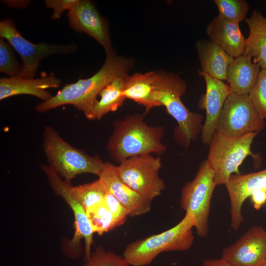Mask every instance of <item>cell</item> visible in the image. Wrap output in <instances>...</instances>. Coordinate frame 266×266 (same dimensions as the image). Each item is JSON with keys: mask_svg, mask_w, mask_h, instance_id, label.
I'll return each mask as SVG.
<instances>
[{"mask_svg": "<svg viewBox=\"0 0 266 266\" xmlns=\"http://www.w3.org/2000/svg\"><path fill=\"white\" fill-rule=\"evenodd\" d=\"M134 65L132 59L118 55L112 50L106 53L102 67L95 74L86 79L80 78L75 83L66 85L48 100L35 107L43 113L64 105H72L84 112L98 99L101 90L116 78L124 76Z\"/></svg>", "mask_w": 266, "mask_h": 266, "instance_id": "cell-1", "label": "cell"}, {"mask_svg": "<svg viewBox=\"0 0 266 266\" xmlns=\"http://www.w3.org/2000/svg\"><path fill=\"white\" fill-rule=\"evenodd\" d=\"M113 128L106 148L112 159L118 163L135 156L161 155L167 149L162 142L164 128L149 126L141 114L128 115L116 120Z\"/></svg>", "mask_w": 266, "mask_h": 266, "instance_id": "cell-2", "label": "cell"}, {"mask_svg": "<svg viewBox=\"0 0 266 266\" xmlns=\"http://www.w3.org/2000/svg\"><path fill=\"white\" fill-rule=\"evenodd\" d=\"M153 96L158 106H164L176 121L174 130L176 142L185 148L196 140L203 126L202 115L190 111L181 97L187 84L179 75L166 71H155Z\"/></svg>", "mask_w": 266, "mask_h": 266, "instance_id": "cell-3", "label": "cell"}, {"mask_svg": "<svg viewBox=\"0 0 266 266\" xmlns=\"http://www.w3.org/2000/svg\"><path fill=\"white\" fill-rule=\"evenodd\" d=\"M43 149L49 165L65 181L82 173L99 176L104 166L100 158L89 155L64 140L51 126L44 130Z\"/></svg>", "mask_w": 266, "mask_h": 266, "instance_id": "cell-4", "label": "cell"}, {"mask_svg": "<svg viewBox=\"0 0 266 266\" xmlns=\"http://www.w3.org/2000/svg\"><path fill=\"white\" fill-rule=\"evenodd\" d=\"M194 226L192 218L185 214L172 228L128 244L123 257L129 266H147L162 252L188 250L194 240Z\"/></svg>", "mask_w": 266, "mask_h": 266, "instance_id": "cell-5", "label": "cell"}, {"mask_svg": "<svg viewBox=\"0 0 266 266\" xmlns=\"http://www.w3.org/2000/svg\"><path fill=\"white\" fill-rule=\"evenodd\" d=\"M259 133L231 137L216 132L209 144L207 161L214 171L216 186L226 185L233 174H240L239 166L244 159L250 156L255 167L260 166V156L252 153L251 145Z\"/></svg>", "mask_w": 266, "mask_h": 266, "instance_id": "cell-6", "label": "cell"}, {"mask_svg": "<svg viewBox=\"0 0 266 266\" xmlns=\"http://www.w3.org/2000/svg\"><path fill=\"white\" fill-rule=\"evenodd\" d=\"M216 186L214 171L205 160L200 164L194 178L181 190V208L193 220L200 237H206L208 233L211 201Z\"/></svg>", "mask_w": 266, "mask_h": 266, "instance_id": "cell-7", "label": "cell"}, {"mask_svg": "<svg viewBox=\"0 0 266 266\" xmlns=\"http://www.w3.org/2000/svg\"><path fill=\"white\" fill-rule=\"evenodd\" d=\"M160 157L145 154L128 158L116 166L119 178L143 197L151 201L165 188L159 172L162 167Z\"/></svg>", "mask_w": 266, "mask_h": 266, "instance_id": "cell-8", "label": "cell"}, {"mask_svg": "<svg viewBox=\"0 0 266 266\" xmlns=\"http://www.w3.org/2000/svg\"><path fill=\"white\" fill-rule=\"evenodd\" d=\"M0 37L4 38L19 54L22 61V71L18 77L34 78L40 61L53 54L72 53L77 49L74 44H53L45 42L34 44L25 38L10 18L0 22Z\"/></svg>", "mask_w": 266, "mask_h": 266, "instance_id": "cell-9", "label": "cell"}, {"mask_svg": "<svg viewBox=\"0 0 266 266\" xmlns=\"http://www.w3.org/2000/svg\"><path fill=\"white\" fill-rule=\"evenodd\" d=\"M266 126L248 95L231 94L226 99L216 126V132L231 137L259 133Z\"/></svg>", "mask_w": 266, "mask_h": 266, "instance_id": "cell-10", "label": "cell"}, {"mask_svg": "<svg viewBox=\"0 0 266 266\" xmlns=\"http://www.w3.org/2000/svg\"><path fill=\"white\" fill-rule=\"evenodd\" d=\"M41 167L46 174L48 182L54 191L61 196L67 202L72 210L74 218L75 232L71 240L72 248L69 256L78 257L75 250L80 240L84 239V261L88 260L91 255V248L93 243L94 233L88 218L86 210L82 202L75 195L70 182L61 178L49 166L41 165Z\"/></svg>", "mask_w": 266, "mask_h": 266, "instance_id": "cell-11", "label": "cell"}, {"mask_svg": "<svg viewBox=\"0 0 266 266\" xmlns=\"http://www.w3.org/2000/svg\"><path fill=\"white\" fill-rule=\"evenodd\" d=\"M222 258L233 266H263L266 262V230L260 226L250 228L223 250Z\"/></svg>", "mask_w": 266, "mask_h": 266, "instance_id": "cell-12", "label": "cell"}, {"mask_svg": "<svg viewBox=\"0 0 266 266\" xmlns=\"http://www.w3.org/2000/svg\"><path fill=\"white\" fill-rule=\"evenodd\" d=\"M70 27L79 33H84L98 41L105 53L111 52V41L109 22L89 0H77L67 13Z\"/></svg>", "mask_w": 266, "mask_h": 266, "instance_id": "cell-13", "label": "cell"}, {"mask_svg": "<svg viewBox=\"0 0 266 266\" xmlns=\"http://www.w3.org/2000/svg\"><path fill=\"white\" fill-rule=\"evenodd\" d=\"M203 77L206 86L205 94L200 98L198 106L204 109L206 116L200 133L204 145H209L216 131V126L224 103L231 94L228 85L205 73H199Z\"/></svg>", "mask_w": 266, "mask_h": 266, "instance_id": "cell-14", "label": "cell"}, {"mask_svg": "<svg viewBox=\"0 0 266 266\" xmlns=\"http://www.w3.org/2000/svg\"><path fill=\"white\" fill-rule=\"evenodd\" d=\"M231 202V227L237 230L244 221L243 202L256 191L266 192V168L246 174H233L226 184Z\"/></svg>", "mask_w": 266, "mask_h": 266, "instance_id": "cell-15", "label": "cell"}, {"mask_svg": "<svg viewBox=\"0 0 266 266\" xmlns=\"http://www.w3.org/2000/svg\"><path fill=\"white\" fill-rule=\"evenodd\" d=\"M116 166L104 162L99 176L108 191L113 195L127 210L130 217L141 215L148 212L152 201L143 197L125 184L118 177Z\"/></svg>", "mask_w": 266, "mask_h": 266, "instance_id": "cell-16", "label": "cell"}, {"mask_svg": "<svg viewBox=\"0 0 266 266\" xmlns=\"http://www.w3.org/2000/svg\"><path fill=\"white\" fill-rule=\"evenodd\" d=\"M61 80L53 75L26 79L18 76L0 79V100L19 95H29L45 101L53 96L48 88L59 87Z\"/></svg>", "mask_w": 266, "mask_h": 266, "instance_id": "cell-17", "label": "cell"}, {"mask_svg": "<svg viewBox=\"0 0 266 266\" xmlns=\"http://www.w3.org/2000/svg\"><path fill=\"white\" fill-rule=\"evenodd\" d=\"M206 33L210 41L233 58L244 54L246 38L239 24L228 22L217 16L208 24Z\"/></svg>", "mask_w": 266, "mask_h": 266, "instance_id": "cell-18", "label": "cell"}, {"mask_svg": "<svg viewBox=\"0 0 266 266\" xmlns=\"http://www.w3.org/2000/svg\"><path fill=\"white\" fill-rule=\"evenodd\" d=\"M252 59L243 54L234 58L229 65L226 81L231 94L248 95L255 84L261 68Z\"/></svg>", "mask_w": 266, "mask_h": 266, "instance_id": "cell-19", "label": "cell"}, {"mask_svg": "<svg viewBox=\"0 0 266 266\" xmlns=\"http://www.w3.org/2000/svg\"><path fill=\"white\" fill-rule=\"evenodd\" d=\"M200 69L199 73H205L220 80H226L229 65L234 58L210 40L200 39L196 44Z\"/></svg>", "mask_w": 266, "mask_h": 266, "instance_id": "cell-20", "label": "cell"}, {"mask_svg": "<svg viewBox=\"0 0 266 266\" xmlns=\"http://www.w3.org/2000/svg\"><path fill=\"white\" fill-rule=\"evenodd\" d=\"M245 20L249 34L243 54L250 56L261 69H266V17L255 9Z\"/></svg>", "mask_w": 266, "mask_h": 266, "instance_id": "cell-21", "label": "cell"}, {"mask_svg": "<svg viewBox=\"0 0 266 266\" xmlns=\"http://www.w3.org/2000/svg\"><path fill=\"white\" fill-rule=\"evenodd\" d=\"M155 77V71L125 76L123 94L125 98L143 106L146 113L158 106L153 96Z\"/></svg>", "mask_w": 266, "mask_h": 266, "instance_id": "cell-22", "label": "cell"}, {"mask_svg": "<svg viewBox=\"0 0 266 266\" xmlns=\"http://www.w3.org/2000/svg\"><path fill=\"white\" fill-rule=\"evenodd\" d=\"M125 75L116 78L101 90L99 95L100 99H97L84 112L88 119L100 120L108 113L116 111L122 106L126 99L123 94Z\"/></svg>", "mask_w": 266, "mask_h": 266, "instance_id": "cell-23", "label": "cell"}, {"mask_svg": "<svg viewBox=\"0 0 266 266\" xmlns=\"http://www.w3.org/2000/svg\"><path fill=\"white\" fill-rule=\"evenodd\" d=\"M73 189L86 210L102 202L108 192L100 178L91 183L73 186Z\"/></svg>", "mask_w": 266, "mask_h": 266, "instance_id": "cell-24", "label": "cell"}, {"mask_svg": "<svg viewBox=\"0 0 266 266\" xmlns=\"http://www.w3.org/2000/svg\"><path fill=\"white\" fill-rule=\"evenodd\" d=\"M86 214L94 233L100 235L119 227L103 201L86 210Z\"/></svg>", "mask_w": 266, "mask_h": 266, "instance_id": "cell-25", "label": "cell"}, {"mask_svg": "<svg viewBox=\"0 0 266 266\" xmlns=\"http://www.w3.org/2000/svg\"><path fill=\"white\" fill-rule=\"evenodd\" d=\"M218 10V16L233 23L239 24L245 17L249 10L245 0H214Z\"/></svg>", "mask_w": 266, "mask_h": 266, "instance_id": "cell-26", "label": "cell"}, {"mask_svg": "<svg viewBox=\"0 0 266 266\" xmlns=\"http://www.w3.org/2000/svg\"><path fill=\"white\" fill-rule=\"evenodd\" d=\"M12 48L4 38L0 37V72L10 77L19 76L22 69Z\"/></svg>", "mask_w": 266, "mask_h": 266, "instance_id": "cell-27", "label": "cell"}, {"mask_svg": "<svg viewBox=\"0 0 266 266\" xmlns=\"http://www.w3.org/2000/svg\"><path fill=\"white\" fill-rule=\"evenodd\" d=\"M248 96L259 115L266 119V69H261Z\"/></svg>", "mask_w": 266, "mask_h": 266, "instance_id": "cell-28", "label": "cell"}, {"mask_svg": "<svg viewBox=\"0 0 266 266\" xmlns=\"http://www.w3.org/2000/svg\"><path fill=\"white\" fill-rule=\"evenodd\" d=\"M81 266H129L124 257L101 248H97Z\"/></svg>", "mask_w": 266, "mask_h": 266, "instance_id": "cell-29", "label": "cell"}, {"mask_svg": "<svg viewBox=\"0 0 266 266\" xmlns=\"http://www.w3.org/2000/svg\"><path fill=\"white\" fill-rule=\"evenodd\" d=\"M103 202L113 214L118 226L124 224L129 216V214L120 201L108 192L105 196Z\"/></svg>", "mask_w": 266, "mask_h": 266, "instance_id": "cell-30", "label": "cell"}, {"mask_svg": "<svg viewBox=\"0 0 266 266\" xmlns=\"http://www.w3.org/2000/svg\"><path fill=\"white\" fill-rule=\"evenodd\" d=\"M77 0H46V6L53 9L52 18L59 19L63 12L70 10L75 5Z\"/></svg>", "mask_w": 266, "mask_h": 266, "instance_id": "cell-31", "label": "cell"}, {"mask_svg": "<svg viewBox=\"0 0 266 266\" xmlns=\"http://www.w3.org/2000/svg\"><path fill=\"white\" fill-rule=\"evenodd\" d=\"M256 210H259L266 202V192L259 190L255 192L250 197Z\"/></svg>", "mask_w": 266, "mask_h": 266, "instance_id": "cell-32", "label": "cell"}, {"mask_svg": "<svg viewBox=\"0 0 266 266\" xmlns=\"http://www.w3.org/2000/svg\"><path fill=\"white\" fill-rule=\"evenodd\" d=\"M2 2L8 6L15 8H21L27 7L31 1L28 0H2Z\"/></svg>", "mask_w": 266, "mask_h": 266, "instance_id": "cell-33", "label": "cell"}, {"mask_svg": "<svg viewBox=\"0 0 266 266\" xmlns=\"http://www.w3.org/2000/svg\"><path fill=\"white\" fill-rule=\"evenodd\" d=\"M202 266H233L222 258L218 259L205 260Z\"/></svg>", "mask_w": 266, "mask_h": 266, "instance_id": "cell-34", "label": "cell"}, {"mask_svg": "<svg viewBox=\"0 0 266 266\" xmlns=\"http://www.w3.org/2000/svg\"><path fill=\"white\" fill-rule=\"evenodd\" d=\"M263 266H266V262H265V263L264 264Z\"/></svg>", "mask_w": 266, "mask_h": 266, "instance_id": "cell-35", "label": "cell"}, {"mask_svg": "<svg viewBox=\"0 0 266 266\" xmlns=\"http://www.w3.org/2000/svg\"><path fill=\"white\" fill-rule=\"evenodd\" d=\"M264 2H265V4L266 5V0H265Z\"/></svg>", "mask_w": 266, "mask_h": 266, "instance_id": "cell-36", "label": "cell"}, {"mask_svg": "<svg viewBox=\"0 0 266 266\" xmlns=\"http://www.w3.org/2000/svg\"></svg>", "mask_w": 266, "mask_h": 266, "instance_id": "cell-37", "label": "cell"}]
</instances>
